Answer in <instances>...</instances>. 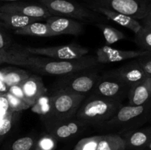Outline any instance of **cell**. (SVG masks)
I'll list each match as a JSON object with an SVG mask.
<instances>
[{
	"label": "cell",
	"mask_w": 151,
	"mask_h": 150,
	"mask_svg": "<svg viewBox=\"0 0 151 150\" xmlns=\"http://www.w3.org/2000/svg\"><path fill=\"white\" fill-rule=\"evenodd\" d=\"M21 112H10L0 120V143L10 133L20 118Z\"/></svg>",
	"instance_id": "obj_25"
},
{
	"label": "cell",
	"mask_w": 151,
	"mask_h": 150,
	"mask_svg": "<svg viewBox=\"0 0 151 150\" xmlns=\"http://www.w3.org/2000/svg\"><path fill=\"white\" fill-rule=\"evenodd\" d=\"M97 150H126L125 143L121 135L107 133L103 135Z\"/></svg>",
	"instance_id": "obj_21"
},
{
	"label": "cell",
	"mask_w": 151,
	"mask_h": 150,
	"mask_svg": "<svg viewBox=\"0 0 151 150\" xmlns=\"http://www.w3.org/2000/svg\"><path fill=\"white\" fill-rule=\"evenodd\" d=\"M97 6L141 21L151 9V0H88L86 7Z\"/></svg>",
	"instance_id": "obj_7"
},
{
	"label": "cell",
	"mask_w": 151,
	"mask_h": 150,
	"mask_svg": "<svg viewBox=\"0 0 151 150\" xmlns=\"http://www.w3.org/2000/svg\"><path fill=\"white\" fill-rule=\"evenodd\" d=\"M43 124L46 132L52 135L58 141L61 142L75 139L89 126L75 117L65 121H46Z\"/></svg>",
	"instance_id": "obj_9"
},
{
	"label": "cell",
	"mask_w": 151,
	"mask_h": 150,
	"mask_svg": "<svg viewBox=\"0 0 151 150\" xmlns=\"http://www.w3.org/2000/svg\"><path fill=\"white\" fill-rule=\"evenodd\" d=\"M11 111L4 94H0V114H7Z\"/></svg>",
	"instance_id": "obj_34"
},
{
	"label": "cell",
	"mask_w": 151,
	"mask_h": 150,
	"mask_svg": "<svg viewBox=\"0 0 151 150\" xmlns=\"http://www.w3.org/2000/svg\"><path fill=\"white\" fill-rule=\"evenodd\" d=\"M0 51H1V50H0Z\"/></svg>",
	"instance_id": "obj_44"
},
{
	"label": "cell",
	"mask_w": 151,
	"mask_h": 150,
	"mask_svg": "<svg viewBox=\"0 0 151 150\" xmlns=\"http://www.w3.org/2000/svg\"><path fill=\"white\" fill-rule=\"evenodd\" d=\"M8 86L6 85L5 82H4V80L2 79H0V94H4L5 93H7L8 91Z\"/></svg>",
	"instance_id": "obj_37"
},
{
	"label": "cell",
	"mask_w": 151,
	"mask_h": 150,
	"mask_svg": "<svg viewBox=\"0 0 151 150\" xmlns=\"http://www.w3.org/2000/svg\"><path fill=\"white\" fill-rule=\"evenodd\" d=\"M130 88L116 79L100 75L89 94L122 103L128 98Z\"/></svg>",
	"instance_id": "obj_10"
},
{
	"label": "cell",
	"mask_w": 151,
	"mask_h": 150,
	"mask_svg": "<svg viewBox=\"0 0 151 150\" xmlns=\"http://www.w3.org/2000/svg\"><path fill=\"white\" fill-rule=\"evenodd\" d=\"M141 23L143 26H147L149 27H151V9L148 14L141 20Z\"/></svg>",
	"instance_id": "obj_36"
},
{
	"label": "cell",
	"mask_w": 151,
	"mask_h": 150,
	"mask_svg": "<svg viewBox=\"0 0 151 150\" xmlns=\"http://www.w3.org/2000/svg\"><path fill=\"white\" fill-rule=\"evenodd\" d=\"M58 141L47 132L38 135L31 150H55Z\"/></svg>",
	"instance_id": "obj_27"
},
{
	"label": "cell",
	"mask_w": 151,
	"mask_h": 150,
	"mask_svg": "<svg viewBox=\"0 0 151 150\" xmlns=\"http://www.w3.org/2000/svg\"><path fill=\"white\" fill-rule=\"evenodd\" d=\"M102 137L103 135H97L82 138L75 144L72 150H97Z\"/></svg>",
	"instance_id": "obj_29"
},
{
	"label": "cell",
	"mask_w": 151,
	"mask_h": 150,
	"mask_svg": "<svg viewBox=\"0 0 151 150\" xmlns=\"http://www.w3.org/2000/svg\"><path fill=\"white\" fill-rule=\"evenodd\" d=\"M142 150H151V141L149 142V144L143 149Z\"/></svg>",
	"instance_id": "obj_39"
},
{
	"label": "cell",
	"mask_w": 151,
	"mask_h": 150,
	"mask_svg": "<svg viewBox=\"0 0 151 150\" xmlns=\"http://www.w3.org/2000/svg\"><path fill=\"white\" fill-rule=\"evenodd\" d=\"M31 111L40 116L41 121L49 119L52 111V96L44 94L40 96L30 107Z\"/></svg>",
	"instance_id": "obj_23"
},
{
	"label": "cell",
	"mask_w": 151,
	"mask_h": 150,
	"mask_svg": "<svg viewBox=\"0 0 151 150\" xmlns=\"http://www.w3.org/2000/svg\"><path fill=\"white\" fill-rule=\"evenodd\" d=\"M4 95H5L6 98H7L9 106H10V108L12 111L21 112L22 113V111H24L25 110H27L28 108L30 107V105L28 103H27L24 100L17 98L15 96L12 95L10 93H5Z\"/></svg>",
	"instance_id": "obj_30"
},
{
	"label": "cell",
	"mask_w": 151,
	"mask_h": 150,
	"mask_svg": "<svg viewBox=\"0 0 151 150\" xmlns=\"http://www.w3.org/2000/svg\"><path fill=\"white\" fill-rule=\"evenodd\" d=\"M128 99L131 105L140 106L148 103L151 100V76L131 87Z\"/></svg>",
	"instance_id": "obj_18"
},
{
	"label": "cell",
	"mask_w": 151,
	"mask_h": 150,
	"mask_svg": "<svg viewBox=\"0 0 151 150\" xmlns=\"http://www.w3.org/2000/svg\"><path fill=\"white\" fill-rule=\"evenodd\" d=\"M51 37L56 35H80L84 32V24L79 21L63 16H51L45 20Z\"/></svg>",
	"instance_id": "obj_13"
},
{
	"label": "cell",
	"mask_w": 151,
	"mask_h": 150,
	"mask_svg": "<svg viewBox=\"0 0 151 150\" xmlns=\"http://www.w3.org/2000/svg\"><path fill=\"white\" fill-rule=\"evenodd\" d=\"M86 7L96 13L103 15L108 19L115 22L117 24L128 29L134 32V35L138 33L142 28V24L139 21L119 12L97 6H88Z\"/></svg>",
	"instance_id": "obj_15"
},
{
	"label": "cell",
	"mask_w": 151,
	"mask_h": 150,
	"mask_svg": "<svg viewBox=\"0 0 151 150\" xmlns=\"http://www.w3.org/2000/svg\"><path fill=\"white\" fill-rule=\"evenodd\" d=\"M134 41L141 50L151 51V27L142 25L141 30L135 34Z\"/></svg>",
	"instance_id": "obj_28"
},
{
	"label": "cell",
	"mask_w": 151,
	"mask_h": 150,
	"mask_svg": "<svg viewBox=\"0 0 151 150\" xmlns=\"http://www.w3.org/2000/svg\"></svg>",
	"instance_id": "obj_43"
},
{
	"label": "cell",
	"mask_w": 151,
	"mask_h": 150,
	"mask_svg": "<svg viewBox=\"0 0 151 150\" xmlns=\"http://www.w3.org/2000/svg\"><path fill=\"white\" fill-rule=\"evenodd\" d=\"M0 7H1V4H0Z\"/></svg>",
	"instance_id": "obj_42"
},
{
	"label": "cell",
	"mask_w": 151,
	"mask_h": 150,
	"mask_svg": "<svg viewBox=\"0 0 151 150\" xmlns=\"http://www.w3.org/2000/svg\"><path fill=\"white\" fill-rule=\"evenodd\" d=\"M13 52H6V51H0V65L2 63H11V59L12 55H13Z\"/></svg>",
	"instance_id": "obj_35"
},
{
	"label": "cell",
	"mask_w": 151,
	"mask_h": 150,
	"mask_svg": "<svg viewBox=\"0 0 151 150\" xmlns=\"http://www.w3.org/2000/svg\"><path fill=\"white\" fill-rule=\"evenodd\" d=\"M43 19H34L13 13L0 12V23L1 26L16 30L24 27L27 25L35 21H42Z\"/></svg>",
	"instance_id": "obj_19"
},
{
	"label": "cell",
	"mask_w": 151,
	"mask_h": 150,
	"mask_svg": "<svg viewBox=\"0 0 151 150\" xmlns=\"http://www.w3.org/2000/svg\"><path fill=\"white\" fill-rule=\"evenodd\" d=\"M38 135L30 133L11 141L4 150H31Z\"/></svg>",
	"instance_id": "obj_26"
},
{
	"label": "cell",
	"mask_w": 151,
	"mask_h": 150,
	"mask_svg": "<svg viewBox=\"0 0 151 150\" xmlns=\"http://www.w3.org/2000/svg\"><path fill=\"white\" fill-rule=\"evenodd\" d=\"M150 101L144 105L122 104L113 117L96 128L100 130L121 135L128 131L142 127L147 122Z\"/></svg>",
	"instance_id": "obj_2"
},
{
	"label": "cell",
	"mask_w": 151,
	"mask_h": 150,
	"mask_svg": "<svg viewBox=\"0 0 151 150\" xmlns=\"http://www.w3.org/2000/svg\"><path fill=\"white\" fill-rule=\"evenodd\" d=\"M52 111L49 119L46 121H65L75 117L77 111L86 96L73 94L65 91H53Z\"/></svg>",
	"instance_id": "obj_6"
},
{
	"label": "cell",
	"mask_w": 151,
	"mask_h": 150,
	"mask_svg": "<svg viewBox=\"0 0 151 150\" xmlns=\"http://www.w3.org/2000/svg\"><path fill=\"white\" fill-rule=\"evenodd\" d=\"M101 75L116 79L130 88L147 77L137 59H134V60H131L116 69L106 71Z\"/></svg>",
	"instance_id": "obj_11"
},
{
	"label": "cell",
	"mask_w": 151,
	"mask_h": 150,
	"mask_svg": "<svg viewBox=\"0 0 151 150\" xmlns=\"http://www.w3.org/2000/svg\"><path fill=\"white\" fill-rule=\"evenodd\" d=\"M122 103L89 94L83 101L75 118L88 126H97L109 120Z\"/></svg>",
	"instance_id": "obj_3"
},
{
	"label": "cell",
	"mask_w": 151,
	"mask_h": 150,
	"mask_svg": "<svg viewBox=\"0 0 151 150\" xmlns=\"http://www.w3.org/2000/svg\"><path fill=\"white\" fill-rule=\"evenodd\" d=\"M0 12L16 13L34 19H43L44 21L52 16L48 10L41 3L37 4L23 1L7 2L2 4L0 7Z\"/></svg>",
	"instance_id": "obj_14"
},
{
	"label": "cell",
	"mask_w": 151,
	"mask_h": 150,
	"mask_svg": "<svg viewBox=\"0 0 151 150\" xmlns=\"http://www.w3.org/2000/svg\"><path fill=\"white\" fill-rule=\"evenodd\" d=\"M96 26L101 30L106 45H111L126 38L125 34L116 28L103 23H97Z\"/></svg>",
	"instance_id": "obj_24"
},
{
	"label": "cell",
	"mask_w": 151,
	"mask_h": 150,
	"mask_svg": "<svg viewBox=\"0 0 151 150\" xmlns=\"http://www.w3.org/2000/svg\"><path fill=\"white\" fill-rule=\"evenodd\" d=\"M11 64L29 69L37 74L49 76H63L85 69L98 68L95 56L86 55L76 60H61L32 55L24 52L22 47L14 51Z\"/></svg>",
	"instance_id": "obj_1"
},
{
	"label": "cell",
	"mask_w": 151,
	"mask_h": 150,
	"mask_svg": "<svg viewBox=\"0 0 151 150\" xmlns=\"http://www.w3.org/2000/svg\"><path fill=\"white\" fill-rule=\"evenodd\" d=\"M100 76L98 68L85 69L60 76L53 85V91H65L86 96L91 93Z\"/></svg>",
	"instance_id": "obj_4"
},
{
	"label": "cell",
	"mask_w": 151,
	"mask_h": 150,
	"mask_svg": "<svg viewBox=\"0 0 151 150\" xmlns=\"http://www.w3.org/2000/svg\"><path fill=\"white\" fill-rule=\"evenodd\" d=\"M27 1V0H0V1H8V2H13V1Z\"/></svg>",
	"instance_id": "obj_40"
},
{
	"label": "cell",
	"mask_w": 151,
	"mask_h": 150,
	"mask_svg": "<svg viewBox=\"0 0 151 150\" xmlns=\"http://www.w3.org/2000/svg\"><path fill=\"white\" fill-rule=\"evenodd\" d=\"M16 35L35 37H51L48 25L46 22L35 21L27 25L24 27L13 30Z\"/></svg>",
	"instance_id": "obj_22"
},
{
	"label": "cell",
	"mask_w": 151,
	"mask_h": 150,
	"mask_svg": "<svg viewBox=\"0 0 151 150\" xmlns=\"http://www.w3.org/2000/svg\"><path fill=\"white\" fill-rule=\"evenodd\" d=\"M20 46H13L12 41L5 33L0 30V50L6 52H13L19 49Z\"/></svg>",
	"instance_id": "obj_31"
},
{
	"label": "cell",
	"mask_w": 151,
	"mask_h": 150,
	"mask_svg": "<svg viewBox=\"0 0 151 150\" xmlns=\"http://www.w3.org/2000/svg\"><path fill=\"white\" fill-rule=\"evenodd\" d=\"M126 150H142L151 141V125L139 127L121 134Z\"/></svg>",
	"instance_id": "obj_16"
},
{
	"label": "cell",
	"mask_w": 151,
	"mask_h": 150,
	"mask_svg": "<svg viewBox=\"0 0 151 150\" xmlns=\"http://www.w3.org/2000/svg\"><path fill=\"white\" fill-rule=\"evenodd\" d=\"M4 82L9 87L21 85L31 75L27 71L17 67H7L3 69Z\"/></svg>",
	"instance_id": "obj_20"
},
{
	"label": "cell",
	"mask_w": 151,
	"mask_h": 150,
	"mask_svg": "<svg viewBox=\"0 0 151 150\" xmlns=\"http://www.w3.org/2000/svg\"><path fill=\"white\" fill-rule=\"evenodd\" d=\"M151 51L144 50H122L114 49L109 45L100 47L96 51V59L99 64L119 63L130 59H137L138 57L147 55Z\"/></svg>",
	"instance_id": "obj_12"
},
{
	"label": "cell",
	"mask_w": 151,
	"mask_h": 150,
	"mask_svg": "<svg viewBox=\"0 0 151 150\" xmlns=\"http://www.w3.org/2000/svg\"><path fill=\"white\" fill-rule=\"evenodd\" d=\"M52 16H63L83 23L95 22L98 14L88 7L70 0H39Z\"/></svg>",
	"instance_id": "obj_5"
},
{
	"label": "cell",
	"mask_w": 151,
	"mask_h": 150,
	"mask_svg": "<svg viewBox=\"0 0 151 150\" xmlns=\"http://www.w3.org/2000/svg\"><path fill=\"white\" fill-rule=\"evenodd\" d=\"M147 122L151 124V100H150V106L148 110V115H147Z\"/></svg>",
	"instance_id": "obj_38"
},
{
	"label": "cell",
	"mask_w": 151,
	"mask_h": 150,
	"mask_svg": "<svg viewBox=\"0 0 151 150\" xmlns=\"http://www.w3.org/2000/svg\"><path fill=\"white\" fill-rule=\"evenodd\" d=\"M137 60L145 71L147 76H151V52L147 55L137 58Z\"/></svg>",
	"instance_id": "obj_32"
},
{
	"label": "cell",
	"mask_w": 151,
	"mask_h": 150,
	"mask_svg": "<svg viewBox=\"0 0 151 150\" xmlns=\"http://www.w3.org/2000/svg\"><path fill=\"white\" fill-rule=\"evenodd\" d=\"M0 79L4 80V71H3V69L0 70Z\"/></svg>",
	"instance_id": "obj_41"
},
{
	"label": "cell",
	"mask_w": 151,
	"mask_h": 150,
	"mask_svg": "<svg viewBox=\"0 0 151 150\" xmlns=\"http://www.w3.org/2000/svg\"><path fill=\"white\" fill-rule=\"evenodd\" d=\"M25 99L31 106L42 95L47 94V88L44 85L42 78L38 75L31 74L23 83L21 84Z\"/></svg>",
	"instance_id": "obj_17"
},
{
	"label": "cell",
	"mask_w": 151,
	"mask_h": 150,
	"mask_svg": "<svg viewBox=\"0 0 151 150\" xmlns=\"http://www.w3.org/2000/svg\"><path fill=\"white\" fill-rule=\"evenodd\" d=\"M24 52L32 55L50 57L55 60H76L87 55L89 51L87 47L78 44L48 47H22Z\"/></svg>",
	"instance_id": "obj_8"
},
{
	"label": "cell",
	"mask_w": 151,
	"mask_h": 150,
	"mask_svg": "<svg viewBox=\"0 0 151 150\" xmlns=\"http://www.w3.org/2000/svg\"><path fill=\"white\" fill-rule=\"evenodd\" d=\"M7 92L10 93V94H12V95L16 96L17 98L26 101V99H25V97H24V94L23 90H22V86H21V85H13V86L9 87L8 91H7Z\"/></svg>",
	"instance_id": "obj_33"
}]
</instances>
